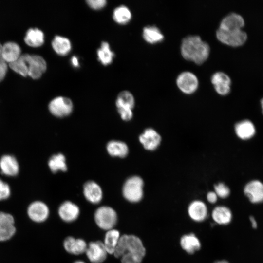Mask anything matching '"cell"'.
<instances>
[{
    "instance_id": "5bb4252c",
    "label": "cell",
    "mask_w": 263,
    "mask_h": 263,
    "mask_svg": "<svg viewBox=\"0 0 263 263\" xmlns=\"http://www.w3.org/2000/svg\"><path fill=\"white\" fill-rule=\"evenodd\" d=\"M0 170L5 176H17L19 172V165L17 158L11 154L2 155L0 158Z\"/></svg>"
},
{
    "instance_id": "44dd1931",
    "label": "cell",
    "mask_w": 263,
    "mask_h": 263,
    "mask_svg": "<svg viewBox=\"0 0 263 263\" xmlns=\"http://www.w3.org/2000/svg\"><path fill=\"white\" fill-rule=\"evenodd\" d=\"M188 213L192 219L197 222H201L207 217V207L203 202L195 200L189 205Z\"/></svg>"
},
{
    "instance_id": "74e56055",
    "label": "cell",
    "mask_w": 263,
    "mask_h": 263,
    "mask_svg": "<svg viewBox=\"0 0 263 263\" xmlns=\"http://www.w3.org/2000/svg\"><path fill=\"white\" fill-rule=\"evenodd\" d=\"M86 2L91 8L94 10L101 9L106 4L105 0H88Z\"/></svg>"
},
{
    "instance_id": "ee69618b",
    "label": "cell",
    "mask_w": 263,
    "mask_h": 263,
    "mask_svg": "<svg viewBox=\"0 0 263 263\" xmlns=\"http://www.w3.org/2000/svg\"><path fill=\"white\" fill-rule=\"evenodd\" d=\"M215 263H229L226 261H221L217 262Z\"/></svg>"
},
{
    "instance_id": "e575fe53",
    "label": "cell",
    "mask_w": 263,
    "mask_h": 263,
    "mask_svg": "<svg viewBox=\"0 0 263 263\" xmlns=\"http://www.w3.org/2000/svg\"><path fill=\"white\" fill-rule=\"evenodd\" d=\"M214 192L217 196L221 198H226L230 194V190L229 187L223 182H219L214 185Z\"/></svg>"
},
{
    "instance_id": "484cf974",
    "label": "cell",
    "mask_w": 263,
    "mask_h": 263,
    "mask_svg": "<svg viewBox=\"0 0 263 263\" xmlns=\"http://www.w3.org/2000/svg\"><path fill=\"white\" fill-rule=\"evenodd\" d=\"M144 39L148 43L155 44L161 42L164 38L160 29L155 26H147L143 30Z\"/></svg>"
},
{
    "instance_id": "83f0119b",
    "label": "cell",
    "mask_w": 263,
    "mask_h": 263,
    "mask_svg": "<svg viewBox=\"0 0 263 263\" xmlns=\"http://www.w3.org/2000/svg\"><path fill=\"white\" fill-rule=\"evenodd\" d=\"M213 219L220 225H227L232 219L231 210L225 206L216 207L212 213Z\"/></svg>"
},
{
    "instance_id": "9c48e42d",
    "label": "cell",
    "mask_w": 263,
    "mask_h": 263,
    "mask_svg": "<svg viewBox=\"0 0 263 263\" xmlns=\"http://www.w3.org/2000/svg\"><path fill=\"white\" fill-rule=\"evenodd\" d=\"M139 140L145 149L149 151H153L160 146L162 137L155 130L148 128L140 135Z\"/></svg>"
},
{
    "instance_id": "9a60e30c",
    "label": "cell",
    "mask_w": 263,
    "mask_h": 263,
    "mask_svg": "<svg viewBox=\"0 0 263 263\" xmlns=\"http://www.w3.org/2000/svg\"><path fill=\"white\" fill-rule=\"evenodd\" d=\"M211 81L219 94L225 95L230 92L231 80L226 74L222 72L215 73L211 76Z\"/></svg>"
},
{
    "instance_id": "cb8c5ba5",
    "label": "cell",
    "mask_w": 263,
    "mask_h": 263,
    "mask_svg": "<svg viewBox=\"0 0 263 263\" xmlns=\"http://www.w3.org/2000/svg\"><path fill=\"white\" fill-rule=\"evenodd\" d=\"M108 153L112 156L125 157L129 153L127 145L121 141L112 140L109 141L106 146Z\"/></svg>"
},
{
    "instance_id": "4fadbf2b",
    "label": "cell",
    "mask_w": 263,
    "mask_h": 263,
    "mask_svg": "<svg viewBox=\"0 0 263 263\" xmlns=\"http://www.w3.org/2000/svg\"><path fill=\"white\" fill-rule=\"evenodd\" d=\"M58 213L60 219L67 223L75 221L80 214L78 206L70 201L63 202L59 207Z\"/></svg>"
},
{
    "instance_id": "ffe728a7",
    "label": "cell",
    "mask_w": 263,
    "mask_h": 263,
    "mask_svg": "<svg viewBox=\"0 0 263 263\" xmlns=\"http://www.w3.org/2000/svg\"><path fill=\"white\" fill-rule=\"evenodd\" d=\"M244 24V20L241 16L231 13L222 20L219 29L226 31L242 30Z\"/></svg>"
},
{
    "instance_id": "b9f144b4",
    "label": "cell",
    "mask_w": 263,
    "mask_h": 263,
    "mask_svg": "<svg viewBox=\"0 0 263 263\" xmlns=\"http://www.w3.org/2000/svg\"><path fill=\"white\" fill-rule=\"evenodd\" d=\"M71 63L74 67H77L79 66V61L77 57L75 56H73L71 58Z\"/></svg>"
},
{
    "instance_id": "bcb514c9",
    "label": "cell",
    "mask_w": 263,
    "mask_h": 263,
    "mask_svg": "<svg viewBox=\"0 0 263 263\" xmlns=\"http://www.w3.org/2000/svg\"><path fill=\"white\" fill-rule=\"evenodd\" d=\"M2 44L0 42V58H1V51Z\"/></svg>"
},
{
    "instance_id": "4dcf8cb0",
    "label": "cell",
    "mask_w": 263,
    "mask_h": 263,
    "mask_svg": "<svg viewBox=\"0 0 263 263\" xmlns=\"http://www.w3.org/2000/svg\"><path fill=\"white\" fill-rule=\"evenodd\" d=\"M98 60L104 65L106 66L113 61L114 54L110 49V45L107 42L101 43V46L97 51Z\"/></svg>"
},
{
    "instance_id": "277c9868",
    "label": "cell",
    "mask_w": 263,
    "mask_h": 263,
    "mask_svg": "<svg viewBox=\"0 0 263 263\" xmlns=\"http://www.w3.org/2000/svg\"><path fill=\"white\" fill-rule=\"evenodd\" d=\"M117 219L116 211L109 206L100 207L94 213V220L96 225L100 229L106 231L114 228Z\"/></svg>"
},
{
    "instance_id": "7402d4cb",
    "label": "cell",
    "mask_w": 263,
    "mask_h": 263,
    "mask_svg": "<svg viewBox=\"0 0 263 263\" xmlns=\"http://www.w3.org/2000/svg\"><path fill=\"white\" fill-rule=\"evenodd\" d=\"M24 40L30 47H38L44 42V35L41 30L31 28L26 31Z\"/></svg>"
},
{
    "instance_id": "8fae6325",
    "label": "cell",
    "mask_w": 263,
    "mask_h": 263,
    "mask_svg": "<svg viewBox=\"0 0 263 263\" xmlns=\"http://www.w3.org/2000/svg\"><path fill=\"white\" fill-rule=\"evenodd\" d=\"M27 214L33 221L41 223L47 219L49 215V209L45 203L36 201L31 203L28 206Z\"/></svg>"
},
{
    "instance_id": "7a4b0ae2",
    "label": "cell",
    "mask_w": 263,
    "mask_h": 263,
    "mask_svg": "<svg viewBox=\"0 0 263 263\" xmlns=\"http://www.w3.org/2000/svg\"><path fill=\"white\" fill-rule=\"evenodd\" d=\"M181 54L187 60L200 65L205 62L210 54L208 44L197 35L188 36L184 38L181 45Z\"/></svg>"
},
{
    "instance_id": "603a6c76",
    "label": "cell",
    "mask_w": 263,
    "mask_h": 263,
    "mask_svg": "<svg viewBox=\"0 0 263 263\" xmlns=\"http://www.w3.org/2000/svg\"><path fill=\"white\" fill-rule=\"evenodd\" d=\"M120 237L119 231L116 229L106 231L102 242L108 254H113Z\"/></svg>"
},
{
    "instance_id": "6da1fadb",
    "label": "cell",
    "mask_w": 263,
    "mask_h": 263,
    "mask_svg": "<svg viewBox=\"0 0 263 263\" xmlns=\"http://www.w3.org/2000/svg\"><path fill=\"white\" fill-rule=\"evenodd\" d=\"M145 254V248L138 237L124 234L121 235L113 255L122 263H141Z\"/></svg>"
},
{
    "instance_id": "ba28073f",
    "label": "cell",
    "mask_w": 263,
    "mask_h": 263,
    "mask_svg": "<svg viewBox=\"0 0 263 263\" xmlns=\"http://www.w3.org/2000/svg\"><path fill=\"white\" fill-rule=\"evenodd\" d=\"M176 84L178 88L184 94H190L198 89L199 81L195 74L189 71L180 73L177 77Z\"/></svg>"
},
{
    "instance_id": "f35d334b",
    "label": "cell",
    "mask_w": 263,
    "mask_h": 263,
    "mask_svg": "<svg viewBox=\"0 0 263 263\" xmlns=\"http://www.w3.org/2000/svg\"><path fill=\"white\" fill-rule=\"evenodd\" d=\"M117 111L123 120L129 121L132 118L133 112L132 109H117Z\"/></svg>"
},
{
    "instance_id": "2e32d148",
    "label": "cell",
    "mask_w": 263,
    "mask_h": 263,
    "mask_svg": "<svg viewBox=\"0 0 263 263\" xmlns=\"http://www.w3.org/2000/svg\"><path fill=\"white\" fill-rule=\"evenodd\" d=\"M83 194L90 203L96 204L100 202L103 197V192L100 186L93 181H89L83 186Z\"/></svg>"
},
{
    "instance_id": "60d3db41",
    "label": "cell",
    "mask_w": 263,
    "mask_h": 263,
    "mask_svg": "<svg viewBox=\"0 0 263 263\" xmlns=\"http://www.w3.org/2000/svg\"><path fill=\"white\" fill-rule=\"evenodd\" d=\"M207 199L210 203H215L218 199V196L214 191H209L207 193Z\"/></svg>"
},
{
    "instance_id": "f6af8a7d",
    "label": "cell",
    "mask_w": 263,
    "mask_h": 263,
    "mask_svg": "<svg viewBox=\"0 0 263 263\" xmlns=\"http://www.w3.org/2000/svg\"><path fill=\"white\" fill-rule=\"evenodd\" d=\"M74 263H86L83 261L78 260L75 262Z\"/></svg>"
},
{
    "instance_id": "7bdbcfd3",
    "label": "cell",
    "mask_w": 263,
    "mask_h": 263,
    "mask_svg": "<svg viewBox=\"0 0 263 263\" xmlns=\"http://www.w3.org/2000/svg\"><path fill=\"white\" fill-rule=\"evenodd\" d=\"M250 221L252 225V226L254 228H256L257 227V223L253 216L250 217Z\"/></svg>"
},
{
    "instance_id": "d4e9b609",
    "label": "cell",
    "mask_w": 263,
    "mask_h": 263,
    "mask_svg": "<svg viewBox=\"0 0 263 263\" xmlns=\"http://www.w3.org/2000/svg\"><path fill=\"white\" fill-rule=\"evenodd\" d=\"M52 46L55 52L60 56L67 55L71 50L70 40L64 37L56 36L52 41Z\"/></svg>"
},
{
    "instance_id": "7dc6e473",
    "label": "cell",
    "mask_w": 263,
    "mask_h": 263,
    "mask_svg": "<svg viewBox=\"0 0 263 263\" xmlns=\"http://www.w3.org/2000/svg\"><path fill=\"white\" fill-rule=\"evenodd\" d=\"M261 106H262V112H263V98L261 100Z\"/></svg>"
},
{
    "instance_id": "5b68a950",
    "label": "cell",
    "mask_w": 263,
    "mask_h": 263,
    "mask_svg": "<svg viewBox=\"0 0 263 263\" xmlns=\"http://www.w3.org/2000/svg\"><path fill=\"white\" fill-rule=\"evenodd\" d=\"M216 37L221 42L233 47L243 45L247 39V35L242 30L226 31L219 29Z\"/></svg>"
},
{
    "instance_id": "d6a6232c",
    "label": "cell",
    "mask_w": 263,
    "mask_h": 263,
    "mask_svg": "<svg viewBox=\"0 0 263 263\" xmlns=\"http://www.w3.org/2000/svg\"><path fill=\"white\" fill-rule=\"evenodd\" d=\"M8 64L10 68L15 72L22 76L28 75V64L26 54H21L17 60Z\"/></svg>"
},
{
    "instance_id": "ac0fdd59",
    "label": "cell",
    "mask_w": 263,
    "mask_h": 263,
    "mask_svg": "<svg viewBox=\"0 0 263 263\" xmlns=\"http://www.w3.org/2000/svg\"><path fill=\"white\" fill-rule=\"evenodd\" d=\"M19 45L15 42L8 41L2 45L1 58L7 63L17 60L21 55Z\"/></svg>"
},
{
    "instance_id": "836d02e7",
    "label": "cell",
    "mask_w": 263,
    "mask_h": 263,
    "mask_svg": "<svg viewBox=\"0 0 263 263\" xmlns=\"http://www.w3.org/2000/svg\"><path fill=\"white\" fill-rule=\"evenodd\" d=\"M14 225L5 226L0 225V242L6 241L11 239L15 234Z\"/></svg>"
},
{
    "instance_id": "e0dca14e",
    "label": "cell",
    "mask_w": 263,
    "mask_h": 263,
    "mask_svg": "<svg viewBox=\"0 0 263 263\" xmlns=\"http://www.w3.org/2000/svg\"><path fill=\"white\" fill-rule=\"evenodd\" d=\"M63 244L66 252L76 255L85 253L88 245L83 239L75 238L72 236L66 237Z\"/></svg>"
},
{
    "instance_id": "f546056e",
    "label": "cell",
    "mask_w": 263,
    "mask_h": 263,
    "mask_svg": "<svg viewBox=\"0 0 263 263\" xmlns=\"http://www.w3.org/2000/svg\"><path fill=\"white\" fill-rule=\"evenodd\" d=\"M115 103L117 109L132 110L135 105V100L131 93L123 91L117 95Z\"/></svg>"
},
{
    "instance_id": "4316f807",
    "label": "cell",
    "mask_w": 263,
    "mask_h": 263,
    "mask_svg": "<svg viewBox=\"0 0 263 263\" xmlns=\"http://www.w3.org/2000/svg\"><path fill=\"white\" fill-rule=\"evenodd\" d=\"M182 248L189 254H193L200 249L201 244L199 239L193 234L184 235L180 240Z\"/></svg>"
},
{
    "instance_id": "8992f818",
    "label": "cell",
    "mask_w": 263,
    "mask_h": 263,
    "mask_svg": "<svg viewBox=\"0 0 263 263\" xmlns=\"http://www.w3.org/2000/svg\"><path fill=\"white\" fill-rule=\"evenodd\" d=\"M48 109L50 113L57 117L69 115L73 109L72 101L68 97L57 96L49 103Z\"/></svg>"
},
{
    "instance_id": "d6986e66",
    "label": "cell",
    "mask_w": 263,
    "mask_h": 263,
    "mask_svg": "<svg viewBox=\"0 0 263 263\" xmlns=\"http://www.w3.org/2000/svg\"><path fill=\"white\" fill-rule=\"evenodd\" d=\"M234 131L237 137L244 140L251 138L256 133L254 124L246 119L237 122L235 125Z\"/></svg>"
},
{
    "instance_id": "ab89813d",
    "label": "cell",
    "mask_w": 263,
    "mask_h": 263,
    "mask_svg": "<svg viewBox=\"0 0 263 263\" xmlns=\"http://www.w3.org/2000/svg\"><path fill=\"white\" fill-rule=\"evenodd\" d=\"M8 70L7 63L0 58V82L5 78Z\"/></svg>"
},
{
    "instance_id": "1f68e13d",
    "label": "cell",
    "mask_w": 263,
    "mask_h": 263,
    "mask_svg": "<svg viewBox=\"0 0 263 263\" xmlns=\"http://www.w3.org/2000/svg\"><path fill=\"white\" fill-rule=\"evenodd\" d=\"M113 20L120 24L128 23L132 19V13L129 9L124 5L116 7L113 12Z\"/></svg>"
},
{
    "instance_id": "7c38bea8",
    "label": "cell",
    "mask_w": 263,
    "mask_h": 263,
    "mask_svg": "<svg viewBox=\"0 0 263 263\" xmlns=\"http://www.w3.org/2000/svg\"><path fill=\"white\" fill-rule=\"evenodd\" d=\"M244 192L252 203L263 202V183L261 181L254 180L249 182L245 185Z\"/></svg>"
},
{
    "instance_id": "30bf717a",
    "label": "cell",
    "mask_w": 263,
    "mask_h": 263,
    "mask_svg": "<svg viewBox=\"0 0 263 263\" xmlns=\"http://www.w3.org/2000/svg\"><path fill=\"white\" fill-rule=\"evenodd\" d=\"M85 253L92 263H102L106 260L108 254L103 242L100 241L89 243Z\"/></svg>"
},
{
    "instance_id": "8d00e7d4",
    "label": "cell",
    "mask_w": 263,
    "mask_h": 263,
    "mask_svg": "<svg viewBox=\"0 0 263 263\" xmlns=\"http://www.w3.org/2000/svg\"><path fill=\"white\" fill-rule=\"evenodd\" d=\"M14 219L13 216L8 213L0 211V225L5 226L14 225Z\"/></svg>"
},
{
    "instance_id": "d590c367",
    "label": "cell",
    "mask_w": 263,
    "mask_h": 263,
    "mask_svg": "<svg viewBox=\"0 0 263 263\" xmlns=\"http://www.w3.org/2000/svg\"><path fill=\"white\" fill-rule=\"evenodd\" d=\"M11 193V188L9 184L0 179V201L8 199Z\"/></svg>"
},
{
    "instance_id": "52a82bcc",
    "label": "cell",
    "mask_w": 263,
    "mask_h": 263,
    "mask_svg": "<svg viewBox=\"0 0 263 263\" xmlns=\"http://www.w3.org/2000/svg\"><path fill=\"white\" fill-rule=\"evenodd\" d=\"M28 64V75L33 79L41 77L47 69V64L45 59L38 55L26 54Z\"/></svg>"
},
{
    "instance_id": "f1b7e54d",
    "label": "cell",
    "mask_w": 263,
    "mask_h": 263,
    "mask_svg": "<svg viewBox=\"0 0 263 263\" xmlns=\"http://www.w3.org/2000/svg\"><path fill=\"white\" fill-rule=\"evenodd\" d=\"M48 165L53 173L59 171H66L67 170L65 157L60 153L51 156L48 160Z\"/></svg>"
},
{
    "instance_id": "3957f363",
    "label": "cell",
    "mask_w": 263,
    "mask_h": 263,
    "mask_svg": "<svg viewBox=\"0 0 263 263\" xmlns=\"http://www.w3.org/2000/svg\"><path fill=\"white\" fill-rule=\"evenodd\" d=\"M144 183L143 179L139 176H132L125 182L122 188V194L129 202L137 203L143 197Z\"/></svg>"
}]
</instances>
